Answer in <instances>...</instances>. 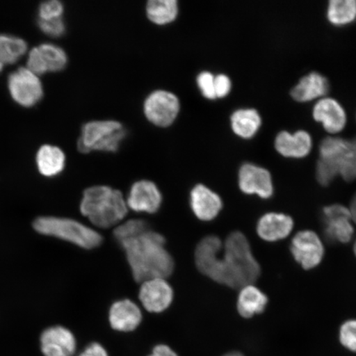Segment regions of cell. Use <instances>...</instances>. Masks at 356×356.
<instances>
[{
  "label": "cell",
  "mask_w": 356,
  "mask_h": 356,
  "mask_svg": "<svg viewBox=\"0 0 356 356\" xmlns=\"http://www.w3.org/2000/svg\"><path fill=\"white\" fill-rule=\"evenodd\" d=\"M222 243L219 237L209 235L200 240L195 252L198 270L213 282L241 289L254 284L261 275V267L252 254L250 244L239 231L231 233Z\"/></svg>",
  "instance_id": "1"
},
{
  "label": "cell",
  "mask_w": 356,
  "mask_h": 356,
  "mask_svg": "<svg viewBox=\"0 0 356 356\" xmlns=\"http://www.w3.org/2000/svg\"><path fill=\"white\" fill-rule=\"evenodd\" d=\"M136 282L166 279L175 269V261L165 248L163 236L152 230L121 244Z\"/></svg>",
  "instance_id": "2"
},
{
  "label": "cell",
  "mask_w": 356,
  "mask_h": 356,
  "mask_svg": "<svg viewBox=\"0 0 356 356\" xmlns=\"http://www.w3.org/2000/svg\"><path fill=\"white\" fill-rule=\"evenodd\" d=\"M80 211L93 225L108 229L123 220L128 207L119 190L108 186H95L83 191Z\"/></svg>",
  "instance_id": "3"
},
{
  "label": "cell",
  "mask_w": 356,
  "mask_h": 356,
  "mask_svg": "<svg viewBox=\"0 0 356 356\" xmlns=\"http://www.w3.org/2000/svg\"><path fill=\"white\" fill-rule=\"evenodd\" d=\"M33 228L39 234L65 240L86 249L99 247L102 241V236L95 229L68 218L39 217L33 222Z\"/></svg>",
  "instance_id": "4"
},
{
  "label": "cell",
  "mask_w": 356,
  "mask_h": 356,
  "mask_svg": "<svg viewBox=\"0 0 356 356\" xmlns=\"http://www.w3.org/2000/svg\"><path fill=\"white\" fill-rule=\"evenodd\" d=\"M126 135V130L119 122L113 120L89 122L82 127L78 149L83 154L92 151L117 152Z\"/></svg>",
  "instance_id": "5"
},
{
  "label": "cell",
  "mask_w": 356,
  "mask_h": 356,
  "mask_svg": "<svg viewBox=\"0 0 356 356\" xmlns=\"http://www.w3.org/2000/svg\"><path fill=\"white\" fill-rule=\"evenodd\" d=\"M335 168L346 181L356 179V136L351 140L329 136L319 145V159Z\"/></svg>",
  "instance_id": "6"
},
{
  "label": "cell",
  "mask_w": 356,
  "mask_h": 356,
  "mask_svg": "<svg viewBox=\"0 0 356 356\" xmlns=\"http://www.w3.org/2000/svg\"><path fill=\"white\" fill-rule=\"evenodd\" d=\"M8 88L13 100L24 108H33L44 95L41 79L26 67H21L8 75Z\"/></svg>",
  "instance_id": "7"
},
{
  "label": "cell",
  "mask_w": 356,
  "mask_h": 356,
  "mask_svg": "<svg viewBox=\"0 0 356 356\" xmlns=\"http://www.w3.org/2000/svg\"><path fill=\"white\" fill-rule=\"evenodd\" d=\"M179 111V99L171 92L156 90L151 92L145 101L146 118L159 127L171 126L175 122Z\"/></svg>",
  "instance_id": "8"
},
{
  "label": "cell",
  "mask_w": 356,
  "mask_h": 356,
  "mask_svg": "<svg viewBox=\"0 0 356 356\" xmlns=\"http://www.w3.org/2000/svg\"><path fill=\"white\" fill-rule=\"evenodd\" d=\"M350 209L340 204L323 208L324 236L329 243H347L353 238L355 229Z\"/></svg>",
  "instance_id": "9"
},
{
  "label": "cell",
  "mask_w": 356,
  "mask_h": 356,
  "mask_svg": "<svg viewBox=\"0 0 356 356\" xmlns=\"http://www.w3.org/2000/svg\"><path fill=\"white\" fill-rule=\"evenodd\" d=\"M291 251L298 264L305 270L318 266L324 256L321 238L311 230H302L296 234L291 241Z\"/></svg>",
  "instance_id": "10"
},
{
  "label": "cell",
  "mask_w": 356,
  "mask_h": 356,
  "mask_svg": "<svg viewBox=\"0 0 356 356\" xmlns=\"http://www.w3.org/2000/svg\"><path fill=\"white\" fill-rule=\"evenodd\" d=\"M239 188L247 195H257L262 199L273 197V177L267 169L252 163H244L238 171Z\"/></svg>",
  "instance_id": "11"
},
{
  "label": "cell",
  "mask_w": 356,
  "mask_h": 356,
  "mask_svg": "<svg viewBox=\"0 0 356 356\" xmlns=\"http://www.w3.org/2000/svg\"><path fill=\"white\" fill-rule=\"evenodd\" d=\"M76 347L73 332L65 327H48L40 337V350L43 356H73Z\"/></svg>",
  "instance_id": "12"
},
{
  "label": "cell",
  "mask_w": 356,
  "mask_h": 356,
  "mask_svg": "<svg viewBox=\"0 0 356 356\" xmlns=\"http://www.w3.org/2000/svg\"><path fill=\"white\" fill-rule=\"evenodd\" d=\"M139 298L147 311L161 313L171 305L173 291L165 279H150L142 283Z\"/></svg>",
  "instance_id": "13"
},
{
  "label": "cell",
  "mask_w": 356,
  "mask_h": 356,
  "mask_svg": "<svg viewBox=\"0 0 356 356\" xmlns=\"http://www.w3.org/2000/svg\"><path fill=\"white\" fill-rule=\"evenodd\" d=\"M162 203V195L153 181L141 180L131 186L127 200L128 208L136 212L154 213Z\"/></svg>",
  "instance_id": "14"
},
{
  "label": "cell",
  "mask_w": 356,
  "mask_h": 356,
  "mask_svg": "<svg viewBox=\"0 0 356 356\" xmlns=\"http://www.w3.org/2000/svg\"><path fill=\"white\" fill-rule=\"evenodd\" d=\"M313 118L323 124L324 130L332 135L346 127L347 117L343 106L332 97H323L314 106Z\"/></svg>",
  "instance_id": "15"
},
{
  "label": "cell",
  "mask_w": 356,
  "mask_h": 356,
  "mask_svg": "<svg viewBox=\"0 0 356 356\" xmlns=\"http://www.w3.org/2000/svg\"><path fill=\"white\" fill-rule=\"evenodd\" d=\"M274 145L275 150L283 157L302 159L311 152L313 140L306 131H298L293 134L283 131L275 137Z\"/></svg>",
  "instance_id": "16"
},
{
  "label": "cell",
  "mask_w": 356,
  "mask_h": 356,
  "mask_svg": "<svg viewBox=\"0 0 356 356\" xmlns=\"http://www.w3.org/2000/svg\"><path fill=\"white\" fill-rule=\"evenodd\" d=\"M191 207L199 220L211 221L219 215L222 202L219 195L207 186L198 184L191 191Z\"/></svg>",
  "instance_id": "17"
},
{
  "label": "cell",
  "mask_w": 356,
  "mask_h": 356,
  "mask_svg": "<svg viewBox=\"0 0 356 356\" xmlns=\"http://www.w3.org/2000/svg\"><path fill=\"white\" fill-rule=\"evenodd\" d=\"M293 228L291 216L282 213H266L257 222V232L267 242H277L288 237Z\"/></svg>",
  "instance_id": "18"
},
{
  "label": "cell",
  "mask_w": 356,
  "mask_h": 356,
  "mask_svg": "<svg viewBox=\"0 0 356 356\" xmlns=\"http://www.w3.org/2000/svg\"><path fill=\"white\" fill-rule=\"evenodd\" d=\"M142 313L136 302L130 300H119L111 305L109 322L111 327L119 332H132L139 327Z\"/></svg>",
  "instance_id": "19"
},
{
  "label": "cell",
  "mask_w": 356,
  "mask_h": 356,
  "mask_svg": "<svg viewBox=\"0 0 356 356\" xmlns=\"http://www.w3.org/2000/svg\"><path fill=\"white\" fill-rule=\"evenodd\" d=\"M328 91L327 79L318 72H311L300 79L299 83L291 89V95L293 100L308 102L323 99Z\"/></svg>",
  "instance_id": "20"
},
{
  "label": "cell",
  "mask_w": 356,
  "mask_h": 356,
  "mask_svg": "<svg viewBox=\"0 0 356 356\" xmlns=\"http://www.w3.org/2000/svg\"><path fill=\"white\" fill-rule=\"evenodd\" d=\"M65 154L59 147L44 145L38 151L35 163L40 173L52 177L60 175L65 166Z\"/></svg>",
  "instance_id": "21"
},
{
  "label": "cell",
  "mask_w": 356,
  "mask_h": 356,
  "mask_svg": "<svg viewBox=\"0 0 356 356\" xmlns=\"http://www.w3.org/2000/svg\"><path fill=\"white\" fill-rule=\"evenodd\" d=\"M268 302V298L261 289L253 284H248L240 289L237 309L244 318H251L256 314L264 313Z\"/></svg>",
  "instance_id": "22"
},
{
  "label": "cell",
  "mask_w": 356,
  "mask_h": 356,
  "mask_svg": "<svg viewBox=\"0 0 356 356\" xmlns=\"http://www.w3.org/2000/svg\"><path fill=\"white\" fill-rule=\"evenodd\" d=\"M231 128L236 136L242 139H252L261 127L259 113L253 108L236 110L231 115Z\"/></svg>",
  "instance_id": "23"
},
{
  "label": "cell",
  "mask_w": 356,
  "mask_h": 356,
  "mask_svg": "<svg viewBox=\"0 0 356 356\" xmlns=\"http://www.w3.org/2000/svg\"><path fill=\"white\" fill-rule=\"evenodd\" d=\"M146 13L149 19L155 24H170L177 19L178 3L177 0H149Z\"/></svg>",
  "instance_id": "24"
},
{
  "label": "cell",
  "mask_w": 356,
  "mask_h": 356,
  "mask_svg": "<svg viewBox=\"0 0 356 356\" xmlns=\"http://www.w3.org/2000/svg\"><path fill=\"white\" fill-rule=\"evenodd\" d=\"M28 51L24 39L10 34H0V60L4 65L15 64Z\"/></svg>",
  "instance_id": "25"
},
{
  "label": "cell",
  "mask_w": 356,
  "mask_h": 356,
  "mask_svg": "<svg viewBox=\"0 0 356 356\" xmlns=\"http://www.w3.org/2000/svg\"><path fill=\"white\" fill-rule=\"evenodd\" d=\"M329 22L335 26H344L356 19V0H331L327 11Z\"/></svg>",
  "instance_id": "26"
},
{
  "label": "cell",
  "mask_w": 356,
  "mask_h": 356,
  "mask_svg": "<svg viewBox=\"0 0 356 356\" xmlns=\"http://www.w3.org/2000/svg\"><path fill=\"white\" fill-rule=\"evenodd\" d=\"M48 72H59L68 62L65 51L54 44L44 43L38 47Z\"/></svg>",
  "instance_id": "27"
},
{
  "label": "cell",
  "mask_w": 356,
  "mask_h": 356,
  "mask_svg": "<svg viewBox=\"0 0 356 356\" xmlns=\"http://www.w3.org/2000/svg\"><path fill=\"white\" fill-rule=\"evenodd\" d=\"M149 230V225L141 220H131L121 225H118L114 229V237L120 245L128 241Z\"/></svg>",
  "instance_id": "28"
},
{
  "label": "cell",
  "mask_w": 356,
  "mask_h": 356,
  "mask_svg": "<svg viewBox=\"0 0 356 356\" xmlns=\"http://www.w3.org/2000/svg\"><path fill=\"white\" fill-rule=\"evenodd\" d=\"M339 340L342 346L351 353H356V320L343 323L340 327Z\"/></svg>",
  "instance_id": "29"
},
{
  "label": "cell",
  "mask_w": 356,
  "mask_h": 356,
  "mask_svg": "<svg viewBox=\"0 0 356 356\" xmlns=\"http://www.w3.org/2000/svg\"><path fill=\"white\" fill-rule=\"evenodd\" d=\"M64 6L58 0H50L41 3L38 8V19L48 20L62 17L64 13Z\"/></svg>",
  "instance_id": "30"
},
{
  "label": "cell",
  "mask_w": 356,
  "mask_h": 356,
  "mask_svg": "<svg viewBox=\"0 0 356 356\" xmlns=\"http://www.w3.org/2000/svg\"><path fill=\"white\" fill-rule=\"evenodd\" d=\"M38 25L43 33L51 38H60L65 33V24L62 17L48 20L38 19Z\"/></svg>",
  "instance_id": "31"
},
{
  "label": "cell",
  "mask_w": 356,
  "mask_h": 356,
  "mask_svg": "<svg viewBox=\"0 0 356 356\" xmlns=\"http://www.w3.org/2000/svg\"><path fill=\"white\" fill-rule=\"evenodd\" d=\"M215 75L208 71L200 73L197 79V86L202 95L207 99H216Z\"/></svg>",
  "instance_id": "32"
},
{
  "label": "cell",
  "mask_w": 356,
  "mask_h": 356,
  "mask_svg": "<svg viewBox=\"0 0 356 356\" xmlns=\"http://www.w3.org/2000/svg\"><path fill=\"white\" fill-rule=\"evenodd\" d=\"M26 68L38 76L47 74V70L44 65L41 53L39 51L38 47H34L29 51L28 62H26Z\"/></svg>",
  "instance_id": "33"
},
{
  "label": "cell",
  "mask_w": 356,
  "mask_h": 356,
  "mask_svg": "<svg viewBox=\"0 0 356 356\" xmlns=\"http://www.w3.org/2000/svg\"><path fill=\"white\" fill-rule=\"evenodd\" d=\"M232 88V82L226 74H220L215 77V90L216 99H224L229 95Z\"/></svg>",
  "instance_id": "34"
},
{
  "label": "cell",
  "mask_w": 356,
  "mask_h": 356,
  "mask_svg": "<svg viewBox=\"0 0 356 356\" xmlns=\"http://www.w3.org/2000/svg\"><path fill=\"white\" fill-rule=\"evenodd\" d=\"M79 356H108V354L104 346L97 342H93L88 345Z\"/></svg>",
  "instance_id": "35"
},
{
  "label": "cell",
  "mask_w": 356,
  "mask_h": 356,
  "mask_svg": "<svg viewBox=\"0 0 356 356\" xmlns=\"http://www.w3.org/2000/svg\"><path fill=\"white\" fill-rule=\"evenodd\" d=\"M149 356H178L175 350L166 345L156 346L153 350L152 354Z\"/></svg>",
  "instance_id": "36"
},
{
  "label": "cell",
  "mask_w": 356,
  "mask_h": 356,
  "mask_svg": "<svg viewBox=\"0 0 356 356\" xmlns=\"http://www.w3.org/2000/svg\"><path fill=\"white\" fill-rule=\"evenodd\" d=\"M349 209L351 213V216H353V220L356 224V193L354 195L353 200H351L350 206Z\"/></svg>",
  "instance_id": "37"
},
{
  "label": "cell",
  "mask_w": 356,
  "mask_h": 356,
  "mask_svg": "<svg viewBox=\"0 0 356 356\" xmlns=\"http://www.w3.org/2000/svg\"><path fill=\"white\" fill-rule=\"evenodd\" d=\"M222 356H245L242 353L238 350L229 351V353H226Z\"/></svg>",
  "instance_id": "38"
},
{
  "label": "cell",
  "mask_w": 356,
  "mask_h": 356,
  "mask_svg": "<svg viewBox=\"0 0 356 356\" xmlns=\"http://www.w3.org/2000/svg\"><path fill=\"white\" fill-rule=\"evenodd\" d=\"M4 65H4L3 63V62L1 60H0V73L2 72V71H3V68H4Z\"/></svg>",
  "instance_id": "39"
},
{
  "label": "cell",
  "mask_w": 356,
  "mask_h": 356,
  "mask_svg": "<svg viewBox=\"0 0 356 356\" xmlns=\"http://www.w3.org/2000/svg\"><path fill=\"white\" fill-rule=\"evenodd\" d=\"M354 252H355V255L356 257V240H355V245H354Z\"/></svg>",
  "instance_id": "40"
}]
</instances>
